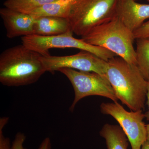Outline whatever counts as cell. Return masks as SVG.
<instances>
[{"mask_svg": "<svg viewBox=\"0 0 149 149\" xmlns=\"http://www.w3.org/2000/svg\"><path fill=\"white\" fill-rule=\"evenodd\" d=\"M147 103H148V110L145 115L146 117L147 120L149 122V80L148 81V85H147Z\"/></svg>", "mask_w": 149, "mask_h": 149, "instance_id": "obj_20", "label": "cell"}, {"mask_svg": "<svg viewBox=\"0 0 149 149\" xmlns=\"http://www.w3.org/2000/svg\"><path fill=\"white\" fill-rule=\"evenodd\" d=\"M85 42L106 49L131 64L137 65L133 32L115 15L82 37Z\"/></svg>", "mask_w": 149, "mask_h": 149, "instance_id": "obj_3", "label": "cell"}, {"mask_svg": "<svg viewBox=\"0 0 149 149\" xmlns=\"http://www.w3.org/2000/svg\"><path fill=\"white\" fill-rule=\"evenodd\" d=\"M135 40L149 38V20L133 32Z\"/></svg>", "mask_w": 149, "mask_h": 149, "instance_id": "obj_17", "label": "cell"}, {"mask_svg": "<svg viewBox=\"0 0 149 149\" xmlns=\"http://www.w3.org/2000/svg\"><path fill=\"white\" fill-rule=\"evenodd\" d=\"M25 140L26 136L24 133L20 132L17 133L13 142L11 149H27L23 146V144Z\"/></svg>", "mask_w": 149, "mask_h": 149, "instance_id": "obj_18", "label": "cell"}, {"mask_svg": "<svg viewBox=\"0 0 149 149\" xmlns=\"http://www.w3.org/2000/svg\"><path fill=\"white\" fill-rule=\"evenodd\" d=\"M72 34V32H70L51 37L29 35L22 37V43L42 56L50 55L49 51L53 48H72L90 52L107 61L116 56L115 54L106 49L85 42L82 39L74 38Z\"/></svg>", "mask_w": 149, "mask_h": 149, "instance_id": "obj_5", "label": "cell"}, {"mask_svg": "<svg viewBox=\"0 0 149 149\" xmlns=\"http://www.w3.org/2000/svg\"><path fill=\"white\" fill-rule=\"evenodd\" d=\"M100 135L105 140L107 149L128 148V139L120 126L107 123L102 128Z\"/></svg>", "mask_w": 149, "mask_h": 149, "instance_id": "obj_13", "label": "cell"}, {"mask_svg": "<svg viewBox=\"0 0 149 149\" xmlns=\"http://www.w3.org/2000/svg\"><path fill=\"white\" fill-rule=\"evenodd\" d=\"M147 141L149 142V123L147 125Z\"/></svg>", "mask_w": 149, "mask_h": 149, "instance_id": "obj_22", "label": "cell"}, {"mask_svg": "<svg viewBox=\"0 0 149 149\" xmlns=\"http://www.w3.org/2000/svg\"><path fill=\"white\" fill-rule=\"evenodd\" d=\"M118 0H74L68 19L73 33L83 37L115 16Z\"/></svg>", "mask_w": 149, "mask_h": 149, "instance_id": "obj_4", "label": "cell"}, {"mask_svg": "<svg viewBox=\"0 0 149 149\" xmlns=\"http://www.w3.org/2000/svg\"><path fill=\"white\" fill-rule=\"evenodd\" d=\"M41 59L47 72L51 73L62 68H68L106 75L107 67V61L90 52L83 50L71 55L42 56Z\"/></svg>", "mask_w": 149, "mask_h": 149, "instance_id": "obj_8", "label": "cell"}, {"mask_svg": "<svg viewBox=\"0 0 149 149\" xmlns=\"http://www.w3.org/2000/svg\"><path fill=\"white\" fill-rule=\"evenodd\" d=\"M115 15L134 32L149 18V4L135 0H118Z\"/></svg>", "mask_w": 149, "mask_h": 149, "instance_id": "obj_10", "label": "cell"}, {"mask_svg": "<svg viewBox=\"0 0 149 149\" xmlns=\"http://www.w3.org/2000/svg\"><path fill=\"white\" fill-rule=\"evenodd\" d=\"M72 32L67 18L56 17H42L36 18L34 35L51 37Z\"/></svg>", "mask_w": 149, "mask_h": 149, "instance_id": "obj_11", "label": "cell"}, {"mask_svg": "<svg viewBox=\"0 0 149 149\" xmlns=\"http://www.w3.org/2000/svg\"><path fill=\"white\" fill-rule=\"evenodd\" d=\"M106 75L118 100L131 111L142 110L147 97L148 80L137 65L115 56L107 61Z\"/></svg>", "mask_w": 149, "mask_h": 149, "instance_id": "obj_1", "label": "cell"}, {"mask_svg": "<svg viewBox=\"0 0 149 149\" xmlns=\"http://www.w3.org/2000/svg\"><path fill=\"white\" fill-rule=\"evenodd\" d=\"M101 111L112 116L125 133L132 149H141L147 141V125L143 121L146 115L142 110L127 111L118 102L102 103Z\"/></svg>", "mask_w": 149, "mask_h": 149, "instance_id": "obj_7", "label": "cell"}, {"mask_svg": "<svg viewBox=\"0 0 149 149\" xmlns=\"http://www.w3.org/2000/svg\"><path fill=\"white\" fill-rule=\"evenodd\" d=\"M135 1H138V0H135Z\"/></svg>", "mask_w": 149, "mask_h": 149, "instance_id": "obj_24", "label": "cell"}, {"mask_svg": "<svg viewBox=\"0 0 149 149\" xmlns=\"http://www.w3.org/2000/svg\"><path fill=\"white\" fill-rule=\"evenodd\" d=\"M58 71L68 78L74 90V99L69 109L71 111L80 100L88 96H102L114 102L118 100L106 75L68 68H62Z\"/></svg>", "mask_w": 149, "mask_h": 149, "instance_id": "obj_6", "label": "cell"}, {"mask_svg": "<svg viewBox=\"0 0 149 149\" xmlns=\"http://www.w3.org/2000/svg\"><path fill=\"white\" fill-rule=\"evenodd\" d=\"M42 56L22 44L5 50L0 55V82L8 87L36 83L47 72Z\"/></svg>", "mask_w": 149, "mask_h": 149, "instance_id": "obj_2", "label": "cell"}, {"mask_svg": "<svg viewBox=\"0 0 149 149\" xmlns=\"http://www.w3.org/2000/svg\"><path fill=\"white\" fill-rule=\"evenodd\" d=\"M58 0H6L5 7L24 13Z\"/></svg>", "mask_w": 149, "mask_h": 149, "instance_id": "obj_15", "label": "cell"}, {"mask_svg": "<svg viewBox=\"0 0 149 149\" xmlns=\"http://www.w3.org/2000/svg\"><path fill=\"white\" fill-rule=\"evenodd\" d=\"M0 15L6 30L7 37L8 38L34 35L36 19L34 17L6 7L0 9Z\"/></svg>", "mask_w": 149, "mask_h": 149, "instance_id": "obj_9", "label": "cell"}, {"mask_svg": "<svg viewBox=\"0 0 149 149\" xmlns=\"http://www.w3.org/2000/svg\"><path fill=\"white\" fill-rule=\"evenodd\" d=\"M147 1H148L149 2V0H147Z\"/></svg>", "mask_w": 149, "mask_h": 149, "instance_id": "obj_23", "label": "cell"}, {"mask_svg": "<svg viewBox=\"0 0 149 149\" xmlns=\"http://www.w3.org/2000/svg\"><path fill=\"white\" fill-rule=\"evenodd\" d=\"M74 0H58L52 2L27 13L35 18L42 17H56L67 18Z\"/></svg>", "mask_w": 149, "mask_h": 149, "instance_id": "obj_12", "label": "cell"}, {"mask_svg": "<svg viewBox=\"0 0 149 149\" xmlns=\"http://www.w3.org/2000/svg\"><path fill=\"white\" fill-rule=\"evenodd\" d=\"M137 40V65L147 80H149V38Z\"/></svg>", "mask_w": 149, "mask_h": 149, "instance_id": "obj_14", "label": "cell"}, {"mask_svg": "<svg viewBox=\"0 0 149 149\" xmlns=\"http://www.w3.org/2000/svg\"><path fill=\"white\" fill-rule=\"evenodd\" d=\"M52 144L50 139L49 137H47L44 139L40 144L38 149H51Z\"/></svg>", "mask_w": 149, "mask_h": 149, "instance_id": "obj_19", "label": "cell"}, {"mask_svg": "<svg viewBox=\"0 0 149 149\" xmlns=\"http://www.w3.org/2000/svg\"><path fill=\"white\" fill-rule=\"evenodd\" d=\"M141 149H149V142L148 141H146L143 145Z\"/></svg>", "mask_w": 149, "mask_h": 149, "instance_id": "obj_21", "label": "cell"}, {"mask_svg": "<svg viewBox=\"0 0 149 149\" xmlns=\"http://www.w3.org/2000/svg\"><path fill=\"white\" fill-rule=\"evenodd\" d=\"M9 118L3 117L0 119V149H11L10 140L4 137L3 134V128L8 123Z\"/></svg>", "mask_w": 149, "mask_h": 149, "instance_id": "obj_16", "label": "cell"}]
</instances>
